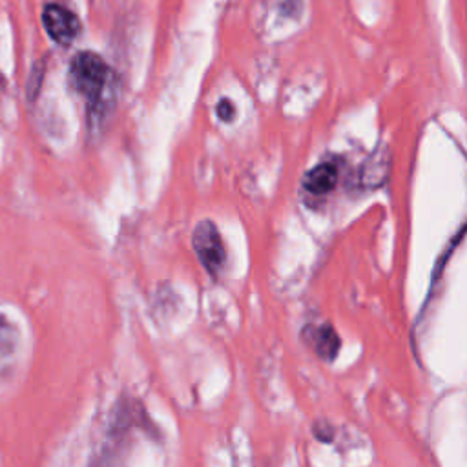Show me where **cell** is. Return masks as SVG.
I'll list each match as a JSON object with an SVG mask.
<instances>
[{
  "label": "cell",
  "instance_id": "obj_6",
  "mask_svg": "<svg viewBox=\"0 0 467 467\" xmlns=\"http://www.w3.org/2000/svg\"><path fill=\"white\" fill-rule=\"evenodd\" d=\"M336 183H338V169L333 163L318 165L315 170H310L303 179L305 190L315 195L329 194L336 186Z\"/></svg>",
  "mask_w": 467,
  "mask_h": 467
},
{
  "label": "cell",
  "instance_id": "obj_5",
  "mask_svg": "<svg viewBox=\"0 0 467 467\" xmlns=\"http://www.w3.org/2000/svg\"><path fill=\"white\" fill-rule=\"evenodd\" d=\"M389 167H391L389 150L387 148L376 150L361 169V185L368 188L382 186L389 176Z\"/></svg>",
  "mask_w": 467,
  "mask_h": 467
},
{
  "label": "cell",
  "instance_id": "obj_2",
  "mask_svg": "<svg viewBox=\"0 0 467 467\" xmlns=\"http://www.w3.org/2000/svg\"><path fill=\"white\" fill-rule=\"evenodd\" d=\"M192 243L203 267L212 276H220L225 271L227 250L218 227L209 220L197 223Z\"/></svg>",
  "mask_w": 467,
  "mask_h": 467
},
{
  "label": "cell",
  "instance_id": "obj_8",
  "mask_svg": "<svg viewBox=\"0 0 467 467\" xmlns=\"http://www.w3.org/2000/svg\"><path fill=\"white\" fill-rule=\"evenodd\" d=\"M218 116L223 119V121H232L234 116H236V108L230 100H221V105L218 107Z\"/></svg>",
  "mask_w": 467,
  "mask_h": 467
},
{
  "label": "cell",
  "instance_id": "obj_1",
  "mask_svg": "<svg viewBox=\"0 0 467 467\" xmlns=\"http://www.w3.org/2000/svg\"><path fill=\"white\" fill-rule=\"evenodd\" d=\"M72 86L86 99L88 114L91 119H100L110 100V88L114 86V74L93 51H81L70 65Z\"/></svg>",
  "mask_w": 467,
  "mask_h": 467
},
{
  "label": "cell",
  "instance_id": "obj_7",
  "mask_svg": "<svg viewBox=\"0 0 467 467\" xmlns=\"http://www.w3.org/2000/svg\"><path fill=\"white\" fill-rule=\"evenodd\" d=\"M19 347V334L17 329L0 316V373L8 369L10 363L13 361Z\"/></svg>",
  "mask_w": 467,
  "mask_h": 467
},
{
  "label": "cell",
  "instance_id": "obj_3",
  "mask_svg": "<svg viewBox=\"0 0 467 467\" xmlns=\"http://www.w3.org/2000/svg\"><path fill=\"white\" fill-rule=\"evenodd\" d=\"M42 22L48 35L61 46H70L81 33V21L68 8L48 4L42 12Z\"/></svg>",
  "mask_w": 467,
  "mask_h": 467
},
{
  "label": "cell",
  "instance_id": "obj_4",
  "mask_svg": "<svg viewBox=\"0 0 467 467\" xmlns=\"http://www.w3.org/2000/svg\"><path fill=\"white\" fill-rule=\"evenodd\" d=\"M307 334L310 336H305L307 342L313 345L315 352L324 358V359H329L333 361L338 352H340V336L336 334V331L331 327V325H322V327H308Z\"/></svg>",
  "mask_w": 467,
  "mask_h": 467
}]
</instances>
